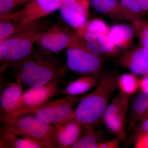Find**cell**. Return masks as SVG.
Returning <instances> with one entry per match:
<instances>
[{
  "mask_svg": "<svg viewBox=\"0 0 148 148\" xmlns=\"http://www.w3.org/2000/svg\"><path fill=\"white\" fill-rule=\"evenodd\" d=\"M119 75L112 71L103 73L95 90L85 94L74 111L73 118L83 126L98 124L118 88Z\"/></svg>",
  "mask_w": 148,
  "mask_h": 148,
  "instance_id": "6da1fadb",
  "label": "cell"
},
{
  "mask_svg": "<svg viewBox=\"0 0 148 148\" xmlns=\"http://www.w3.org/2000/svg\"><path fill=\"white\" fill-rule=\"evenodd\" d=\"M50 53L41 49L32 52L19 63L17 79L28 88L37 87L61 78L64 66Z\"/></svg>",
  "mask_w": 148,
  "mask_h": 148,
  "instance_id": "7a4b0ae2",
  "label": "cell"
},
{
  "mask_svg": "<svg viewBox=\"0 0 148 148\" xmlns=\"http://www.w3.org/2000/svg\"><path fill=\"white\" fill-rule=\"evenodd\" d=\"M1 129L27 138L42 148H58L54 126L31 114L16 117L1 116Z\"/></svg>",
  "mask_w": 148,
  "mask_h": 148,
  "instance_id": "3957f363",
  "label": "cell"
},
{
  "mask_svg": "<svg viewBox=\"0 0 148 148\" xmlns=\"http://www.w3.org/2000/svg\"><path fill=\"white\" fill-rule=\"evenodd\" d=\"M67 49L66 65L72 71L81 76L103 74L104 62L102 56L93 53L86 47L75 32Z\"/></svg>",
  "mask_w": 148,
  "mask_h": 148,
  "instance_id": "277c9868",
  "label": "cell"
},
{
  "mask_svg": "<svg viewBox=\"0 0 148 148\" xmlns=\"http://www.w3.org/2000/svg\"><path fill=\"white\" fill-rule=\"evenodd\" d=\"M41 26L16 34L4 40H0V60L4 66L20 63L33 52L34 45L43 31Z\"/></svg>",
  "mask_w": 148,
  "mask_h": 148,
  "instance_id": "5b68a950",
  "label": "cell"
},
{
  "mask_svg": "<svg viewBox=\"0 0 148 148\" xmlns=\"http://www.w3.org/2000/svg\"><path fill=\"white\" fill-rule=\"evenodd\" d=\"M61 80L57 79L43 85L28 88L22 93L10 113L1 115L16 117L30 114L60 93Z\"/></svg>",
  "mask_w": 148,
  "mask_h": 148,
  "instance_id": "8992f818",
  "label": "cell"
},
{
  "mask_svg": "<svg viewBox=\"0 0 148 148\" xmlns=\"http://www.w3.org/2000/svg\"><path fill=\"white\" fill-rule=\"evenodd\" d=\"M84 95L65 96L64 98L49 101L28 114L34 116L47 124L55 126L73 118L74 106Z\"/></svg>",
  "mask_w": 148,
  "mask_h": 148,
  "instance_id": "52a82bcc",
  "label": "cell"
},
{
  "mask_svg": "<svg viewBox=\"0 0 148 148\" xmlns=\"http://www.w3.org/2000/svg\"><path fill=\"white\" fill-rule=\"evenodd\" d=\"M130 97L120 91L109 103L102 118L109 132L122 141L126 139V116Z\"/></svg>",
  "mask_w": 148,
  "mask_h": 148,
  "instance_id": "ba28073f",
  "label": "cell"
},
{
  "mask_svg": "<svg viewBox=\"0 0 148 148\" xmlns=\"http://www.w3.org/2000/svg\"><path fill=\"white\" fill-rule=\"evenodd\" d=\"M63 0H31L21 10L0 15L1 19L31 22L38 21L59 10Z\"/></svg>",
  "mask_w": 148,
  "mask_h": 148,
  "instance_id": "9c48e42d",
  "label": "cell"
},
{
  "mask_svg": "<svg viewBox=\"0 0 148 148\" xmlns=\"http://www.w3.org/2000/svg\"><path fill=\"white\" fill-rule=\"evenodd\" d=\"M73 32L59 24L53 25L43 31L36 42L42 50L50 53H57L70 45Z\"/></svg>",
  "mask_w": 148,
  "mask_h": 148,
  "instance_id": "30bf717a",
  "label": "cell"
},
{
  "mask_svg": "<svg viewBox=\"0 0 148 148\" xmlns=\"http://www.w3.org/2000/svg\"><path fill=\"white\" fill-rule=\"evenodd\" d=\"M90 0H63L59 9L62 20L69 27L78 30L88 21Z\"/></svg>",
  "mask_w": 148,
  "mask_h": 148,
  "instance_id": "8fae6325",
  "label": "cell"
},
{
  "mask_svg": "<svg viewBox=\"0 0 148 148\" xmlns=\"http://www.w3.org/2000/svg\"><path fill=\"white\" fill-rule=\"evenodd\" d=\"M119 66L138 76L148 74V50L143 46L126 51L116 60Z\"/></svg>",
  "mask_w": 148,
  "mask_h": 148,
  "instance_id": "7c38bea8",
  "label": "cell"
},
{
  "mask_svg": "<svg viewBox=\"0 0 148 148\" xmlns=\"http://www.w3.org/2000/svg\"><path fill=\"white\" fill-rule=\"evenodd\" d=\"M58 148H73L82 130L83 125L74 118L54 126Z\"/></svg>",
  "mask_w": 148,
  "mask_h": 148,
  "instance_id": "4fadbf2b",
  "label": "cell"
},
{
  "mask_svg": "<svg viewBox=\"0 0 148 148\" xmlns=\"http://www.w3.org/2000/svg\"><path fill=\"white\" fill-rule=\"evenodd\" d=\"M101 75L81 76L70 82L65 88L61 90L60 93L69 96L84 95L97 86Z\"/></svg>",
  "mask_w": 148,
  "mask_h": 148,
  "instance_id": "5bb4252c",
  "label": "cell"
},
{
  "mask_svg": "<svg viewBox=\"0 0 148 148\" xmlns=\"http://www.w3.org/2000/svg\"><path fill=\"white\" fill-rule=\"evenodd\" d=\"M23 85L16 80L3 89L0 96L1 114H7L14 108L23 92Z\"/></svg>",
  "mask_w": 148,
  "mask_h": 148,
  "instance_id": "9a60e30c",
  "label": "cell"
},
{
  "mask_svg": "<svg viewBox=\"0 0 148 148\" xmlns=\"http://www.w3.org/2000/svg\"><path fill=\"white\" fill-rule=\"evenodd\" d=\"M135 32L132 26L121 24L113 25L110 28L108 36L120 49L127 50L134 41Z\"/></svg>",
  "mask_w": 148,
  "mask_h": 148,
  "instance_id": "2e32d148",
  "label": "cell"
},
{
  "mask_svg": "<svg viewBox=\"0 0 148 148\" xmlns=\"http://www.w3.org/2000/svg\"><path fill=\"white\" fill-rule=\"evenodd\" d=\"M90 3L97 12L108 15L114 21L127 20L119 0H90Z\"/></svg>",
  "mask_w": 148,
  "mask_h": 148,
  "instance_id": "e0dca14e",
  "label": "cell"
},
{
  "mask_svg": "<svg viewBox=\"0 0 148 148\" xmlns=\"http://www.w3.org/2000/svg\"><path fill=\"white\" fill-rule=\"evenodd\" d=\"M41 26L38 21L24 22L16 20L1 19L0 40L5 39L11 36Z\"/></svg>",
  "mask_w": 148,
  "mask_h": 148,
  "instance_id": "ac0fdd59",
  "label": "cell"
},
{
  "mask_svg": "<svg viewBox=\"0 0 148 148\" xmlns=\"http://www.w3.org/2000/svg\"><path fill=\"white\" fill-rule=\"evenodd\" d=\"M1 148H42L39 145L27 138L1 130Z\"/></svg>",
  "mask_w": 148,
  "mask_h": 148,
  "instance_id": "d6986e66",
  "label": "cell"
},
{
  "mask_svg": "<svg viewBox=\"0 0 148 148\" xmlns=\"http://www.w3.org/2000/svg\"><path fill=\"white\" fill-rule=\"evenodd\" d=\"M148 110V92H142L132 104L127 131L132 130L141 116Z\"/></svg>",
  "mask_w": 148,
  "mask_h": 148,
  "instance_id": "ffe728a7",
  "label": "cell"
},
{
  "mask_svg": "<svg viewBox=\"0 0 148 148\" xmlns=\"http://www.w3.org/2000/svg\"><path fill=\"white\" fill-rule=\"evenodd\" d=\"M100 134L95 130L94 126H83L79 138L73 148H95L101 143Z\"/></svg>",
  "mask_w": 148,
  "mask_h": 148,
  "instance_id": "44dd1931",
  "label": "cell"
},
{
  "mask_svg": "<svg viewBox=\"0 0 148 148\" xmlns=\"http://www.w3.org/2000/svg\"><path fill=\"white\" fill-rule=\"evenodd\" d=\"M131 73H125L119 75L118 86L120 90L127 95H133L140 88V78Z\"/></svg>",
  "mask_w": 148,
  "mask_h": 148,
  "instance_id": "7402d4cb",
  "label": "cell"
},
{
  "mask_svg": "<svg viewBox=\"0 0 148 148\" xmlns=\"http://www.w3.org/2000/svg\"><path fill=\"white\" fill-rule=\"evenodd\" d=\"M127 21H133L144 18V12L138 0H119Z\"/></svg>",
  "mask_w": 148,
  "mask_h": 148,
  "instance_id": "603a6c76",
  "label": "cell"
},
{
  "mask_svg": "<svg viewBox=\"0 0 148 148\" xmlns=\"http://www.w3.org/2000/svg\"><path fill=\"white\" fill-rule=\"evenodd\" d=\"M96 42L101 47L105 56L114 57L119 55L120 49L114 44L108 35L97 34Z\"/></svg>",
  "mask_w": 148,
  "mask_h": 148,
  "instance_id": "cb8c5ba5",
  "label": "cell"
},
{
  "mask_svg": "<svg viewBox=\"0 0 148 148\" xmlns=\"http://www.w3.org/2000/svg\"><path fill=\"white\" fill-rule=\"evenodd\" d=\"M110 28L108 25L102 19L94 18L88 20L86 26L79 29L94 34L108 35Z\"/></svg>",
  "mask_w": 148,
  "mask_h": 148,
  "instance_id": "d4e9b609",
  "label": "cell"
},
{
  "mask_svg": "<svg viewBox=\"0 0 148 148\" xmlns=\"http://www.w3.org/2000/svg\"><path fill=\"white\" fill-rule=\"evenodd\" d=\"M135 34L141 45L148 50V21L144 18L132 22Z\"/></svg>",
  "mask_w": 148,
  "mask_h": 148,
  "instance_id": "484cf974",
  "label": "cell"
},
{
  "mask_svg": "<svg viewBox=\"0 0 148 148\" xmlns=\"http://www.w3.org/2000/svg\"><path fill=\"white\" fill-rule=\"evenodd\" d=\"M31 0H0V15L14 12L18 7L24 6Z\"/></svg>",
  "mask_w": 148,
  "mask_h": 148,
  "instance_id": "4316f807",
  "label": "cell"
},
{
  "mask_svg": "<svg viewBox=\"0 0 148 148\" xmlns=\"http://www.w3.org/2000/svg\"><path fill=\"white\" fill-rule=\"evenodd\" d=\"M140 122V124L135 125L132 128L133 131L130 138L129 143H134L136 138L142 134H148V118Z\"/></svg>",
  "mask_w": 148,
  "mask_h": 148,
  "instance_id": "83f0119b",
  "label": "cell"
},
{
  "mask_svg": "<svg viewBox=\"0 0 148 148\" xmlns=\"http://www.w3.org/2000/svg\"><path fill=\"white\" fill-rule=\"evenodd\" d=\"M121 142V140L116 137L112 140L99 143L95 148H118Z\"/></svg>",
  "mask_w": 148,
  "mask_h": 148,
  "instance_id": "f1b7e54d",
  "label": "cell"
},
{
  "mask_svg": "<svg viewBox=\"0 0 148 148\" xmlns=\"http://www.w3.org/2000/svg\"><path fill=\"white\" fill-rule=\"evenodd\" d=\"M82 42L85 46L86 47L93 53L97 55L102 56L103 55H105L103 50L97 42L93 41L86 42Z\"/></svg>",
  "mask_w": 148,
  "mask_h": 148,
  "instance_id": "f546056e",
  "label": "cell"
},
{
  "mask_svg": "<svg viewBox=\"0 0 148 148\" xmlns=\"http://www.w3.org/2000/svg\"><path fill=\"white\" fill-rule=\"evenodd\" d=\"M135 148H148V134H143L138 136L134 142Z\"/></svg>",
  "mask_w": 148,
  "mask_h": 148,
  "instance_id": "4dcf8cb0",
  "label": "cell"
},
{
  "mask_svg": "<svg viewBox=\"0 0 148 148\" xmlns=\"http://www.w3.org/2000/svg\"><path fill=\"white\" fill-rule=\"evenodd\" d=\"M140 89L142 92H148V74L140 78Z\"/></svg>",
  "mask_w": 148,
  "mask_h": 148,
  "instance_id": "1f68e13d",
  "label": "cell"
},
{
  "mask_svg": "<svg viewBox=\"0 0 148 148\" xmlns=\"http://www.w3.org/2000/svg\"><path fill=\"white\" fill-rule=\"evenodd\" d=\"M144 12H148V0H138Z\"/></svg>",
  "mask_w": 148,
  "mask_h": 148,
  "instance_id": "d6a6232c",
  "label": "cell"
},
{
  "mask_svg": "<svg viewBox=\"0 0 148 148\" xmlns=\"http://www.w3.org/2000/svg\"><path fill=\"white\" fill-rule=\"evenodd\" d=\"M148 118V110H147L145 112V113L140 118V119L139 120L138 122H140L143 121L144 120Z\"/></svg>",
  "mask_w": 148,
  "mask_h": 148,
  "instance_id": "836d02e7",
  "label": "cell"
}]
</instances>
